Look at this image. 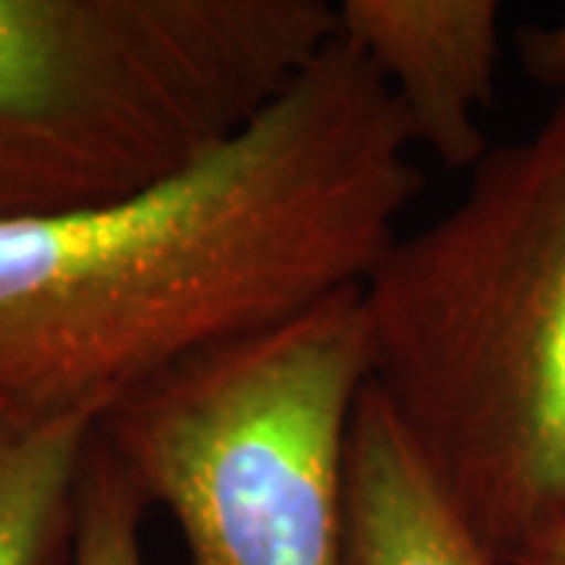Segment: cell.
<instances>
[{
    "label": "cell",
    "instance_id": "cell-1",
    "mask_svg": "<svg viewBox=\"0 0 565 565\" xmlns=\"http://www.w3.org/2000/svg\"><path fill=\"white\" fill-rule=\"evenodd\" d=\"M381 76L333 39L239 136L120 202L0 221V396L117 403L362 289L422 189Z\"/></svg>",
    "mask_w": 565,
    "mask_h": 565
},
{
    "label": "cell",
    "instance_id": "cell-2",
    "mask_svg": "<svg viewBox=\"0 0 565 565\" xmlns=\"http://www.w3.org/2000/svg\"><path fill=\"white\" fill-rule=\"evenodd\" d=\"M371 386L490 559L565 527V95L359 289Z\"/></svg>",
    "mask_w": 565,
    "mask_h": 565
},
{
    "label": "cell",
    "instance_id": "cell-3",
    "mask_svg": "<svg viewBox=\"0 0 565 565\" xmlns=\"http://www.w3.org/2000/svg\"><path fill=\"white\" fill-rule=\"evenodd\" d=\"M333 39L327 0H0V221L158 185Z\"/></svg>",
    "mask_w": 565,
    "mask_h": 565
},
{
    "label": "cell",
    "instance_id": "cell-4",
    "mask_svg": "<svg viewBox=\"0 0 565 565\" xmlns=\"http://www.w3.org/2000/svg\"><path fill=\"white\" fill-rule=\"evenodd\" d=\"M371 349L359 289L107 405L98 437L189 565H345V459Z\"/></svg>",
    "mask_w": 565,
    "mask_h": 565
},
{
    "label": "cell",
    "instance_id": "cell-5",
    "mask_svg": "<svg viewBox=\"0 0 565 565\" xmlns=\"http://www.w3.org/2000/svg\"><path fill=\"white\" fill-rule=\"evenodd\" d=\"M343 39L386 85L415 148L449 170L490 151L484 110L497 92V0H340Z\"/></svg>",
    "mask_w": 565,
    "mask_h": 565
},
{
    "label": "cell",
    "instance_id": "cell-6",
    "mask_svg": "<svg viewBox=\"0 0 565 565\" xmlns=\"http://www.w3.org/2000/svg\"><path fill=\"white\" fill-rule=\"evenodd\" d=\"M345 565H500L367 384L345 459Z\"/></svg>",
    "mask_w": 565,
    "mask_h": 565
},
{
    "label": "cell",
    "instance_id": "cell-7",
    "mask_svg": "<svg viewBox=\"0 0 565 565\" xmlns=\"http://www.w3.org/2000/svg\"><path fill=\"white\" fill-rule=\"evenodd\" d=\"M104 403L0 396V565H70Z\"/></svg>",
    "mask_w": 565,
    "mask_h": 565
},
{
    "label": "cell",
    "instance_id": "cell-8",
    "mask_svg": "<svg viewBox=\"0 0 565 565\" xmlns=\"http://www.w3.org/2000/svg\"><path fill=\"white\" fill-rule=\"evenodd\" d=\"M148 505L126 478L110 449L95 437L88 449L76 505L70 565H145L141 519Z\"/></svg>",
    "mask_w": 565,
    "mask_h": 565
},
{
    "label": "cell",
    "instance_id": "cell-9",
    "mask_svg": "<svg viewBox=\"0 0 565 565\" xmlns=\"http://www.w3.org/2000/svg\"><path fill=\"white\" fill-rule=\"evenodd\" d=\"M515 51L531 79L565 95V17L553 25H522Z\"/></svg>",
    "mask_w": 565,
    "mask_h": 565
},
{
    "label": "cell",
    "instance_id": "cell-10",
    "mask_svg": "<svg viewBox=\"0 0 565 565\" xmlns=\"http://www.w3.org/2000/svg\"><path fill=\"white\" fill-rule=\"evenodd\" d=\"M515 565H565V527L556 531L553 537H546L544 544H537L531 553H525Z\"/></svg>",
    "mask_w": 565,
    "mask_h": 565
}]
</instances>
